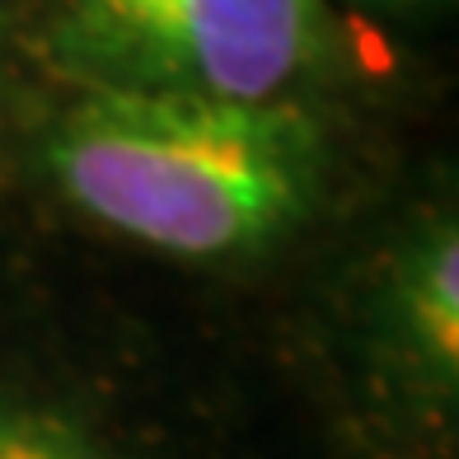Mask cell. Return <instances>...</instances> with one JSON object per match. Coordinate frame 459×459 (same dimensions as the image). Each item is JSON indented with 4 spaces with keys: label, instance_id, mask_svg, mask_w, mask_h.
I'll return each mask as SVG.
<instances>
[{
    "label": "cell",
    "instance_id": "cell-4",
    "mask_svg": "<svg viewBox=\"0 0 459 459\" xmlns=\"http://www.w3.org/2000/svg\"><path fill=\"white\" fill-rule=\"evenodd\" d=\"M0 459H75L66 450H56L38 436H19V431H0Z\"/></svg>",
    "mask_w": 459,
    "mask_h": 459
},
{
    "label": "cell",
    "instance_id": "cell-2",
    "mask_svg": "<svg viewBox=\"0 0 459 459\" xmlns=\"http://www.w3.org/2000/svg\"><path fill=\"white\" fill-rule=\"evenodd\" d=\"M66 48L103 85L277 99L324 52L319 0H56Z\"/></svg>",
    "mask_w": 459,
    "mask_h": 459
},
{
    "label": "cell",
    "instance_id": "cell-1",
    "mask_svg": "<svg viewBox=\"0 0 459 459\" xmlns=\"http://www.w3.org/2000/svg\"><path fill=\"white\" fill-rule=\"evenodd\" d=\"M48 169L117 235L178 258H225L309 212L319 136L277 99L99 85L56 122Z\"/></svg>",
    "mask_w": 459,
    "mask_h": 459
},
{
    "label": "cell",
    "instance_id": "cell-3",
    "mask_svg": "<svg viewBox=\"0 0 459 459\" xmlns=\"http://www.w3.org/2000/svg\"><path fill=\"white\" fill-rule=\"evenodd\" d=\"M399 319L412 357L436 385H455L459 370V239L455 225L427 230L399 277Z\"/></svg>",
    "mask_w": 459,
    "mask_h": 459
}]
</instances>
